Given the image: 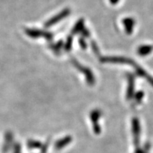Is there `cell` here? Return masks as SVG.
Instances as JSON below:
<instances>
[{
  "label": "cell",
  "mask_w": 153,
  "mask_h": 153,
  "mask_svg": "<svg viewBox=\"0 0 153 153\" xmlns=\"http://www.w3.org/2000/svg\"><path fill=\"white\" fill-rule=\"evenodd\" d=\"M72 62L73 65L80 72L85 74L86 76V79H87V82L90 86H92L94 85L95 83V77L94 76L93 72L89 68H86V67L82 66L79 62H78L75 59H72Z\"/></svg>",
  "instance_id": "1"
},
{
  "label": "cell",
  "mask_w": 153,
  "mask_h": 153,
  "mask_svg": "<svg viewBox=\"0 0 153 153\" xmlns=\"http://www.w3.org/2000/svg\"><path fill=\"white\" fill-rule=\"evenodd\" d=\"M100 61L103 63H114V64H126L134 65L135 62L131 59L125 57L111 56V57H101Z\"/></svg>",
  "instance_id": "2"
},
{
  "label": "cell",
  "mask_w": 153,
  "mask_h": 153,
  "mask_svg": "<svg viewBox=\"0 0 153 153\" xmlns=\"http://www.w3.org/2000/svg\"><path fill=\"white\" fill-rule=\"evenodd\" d=\"M102 113L99 109H94L89 114V118L92 123L93 131L96 135H99L101 133V128L99 123V118H101Z\"/></svg>",
  "instance_id": "3"
},
{
  "label": "cell",
  "mask_w": 153,
  "mask_h": 153,
  "mask_svg": "<svg viewBox=\"0 0 153 153\" xmlns=\"http://www.w3.org/2000/svg\"><path fill=\"white\" fill-rule=\"evenodd\" d=\"M132 133L133 135L134 145L136 148H139L140 140L141 126L140 120L137 118L134 117L132 119Z\"/></svg>",
  "instance_id": "4"
},
{
  "label": "cell",
  "mask_w": 153,
  "mask_h": 153,
  "mask_svg": "<svg viewBox=\"0 0 153 153\" xmlns=\"http://www.w3.org/2000/svg\"><path fill=\"white\" fill-rule=\"evenodd\" d=\"M70 14V9H65L64 10H62L60 13H59L58 14L53 17L52 19H49L48 22L45 24V26L46 28H48L50 26H52L53 25L56 24L58 23L60 21L62 20L65 18H66L67 16H69Z\"/></svg>",
  "instance_id": "5"
},
{
  "label": "cell",
  "mask_w": 153,
  "mask_h": 153,
  "mask_svg": "<svg viewBox=\"0 0 153 153\" xmlns=\"http://www.w3.org/2000/svg\"><path fill=\"white\" fill-rule=\"evenodd\" d=\"M26 33L31 38H38L44 36L48 40L52 39L53 38L52 33L38 29H29V28H28V29L26 30Z\"/></svg>",
  "instance_id": "6"
},
{
  "label": "cell",
  "mask_w": 153,
  "mask_h": 153,
  "mask_svg": "<svg viewBox=\"0 0 153 153\" xmlns=\"http://www.w3.org/2000/svg\"><path fill=\"white\" fill-rule=\"evenodd\" d=\"M14 135L10 131H7L4 135V143L3 145V152L7 153L14 146Z\"/></svg>",
  "instance_id": "7"
},
{
  "label": "cell",
  "mask_w": 153,
  "mask_h": 153,
  "mask_svg": "<svg viewBox=\"0 0 153 153\" xmlns=\"http://www.w3.org/2000/svg\"><path fill=\"white\" fill-rule=\"evenodd\" d=\"M128 88L126 92V99L128 100L131 99L133 97L134 90H135V77L133 74H128Z\"/></svg>",
  "instance_id": "8"
},
{
  "label": "cell",
  "mask_w": 153,
  "mask_h": 153,
  "mask_svg": "<svg viewBox=\"0 0 153 153\" xmlns=\"http://www.w3.org/2000/svg\"><path fill=\"white\" fill-rule=\"evenodd\" d=\"M72 137L71 135H66V136L61 137L59 140H57L54 143V148L57 150H62L63 148H65L72 143Z\"/></svg>",
  "instance_id": "9"
},
{
  "label": "cell",
  "mask_w": 153,
  "mask_h": 153,
  "mask_svg": "<svg viewBox=\"0 0 153 153\" xmlns=\"http://www.w3.org/2000/svg\"><path fill=\"white\" fill-rule=\"evenodd\" d=\"M122 23H123L124 28H125V31L126 34L131 35L133 31V28L135 24L134 19L131 18V17H127V18L123 19Z\"/></svg>",
  "instance_id": "10"
},
{
  "label": "cell",
  "mask_w": 153,
  "mask_h": 153,
  "mask_svg": "<svg viewBox=\"0 0 153 153\" xmlns=\"http://www.w3.org/2000/svg\"><path fill=\"white\" fill-rule=\"evenodd\" d=\"M133 66L134 68H135V72H136V73L138 74L139 76L145 78V79L148 80L149 83H150V85L153 87V77H152V76L148 73V72L145 71L144 69H143V68H141V67L137 65L136 63H135Z\"/></svg>",
  "instance_id": "11"
},
{
  "label": "cell",
  "mask_w": 153,
  "mask_h": 153,
  "mask_svg": "<svg viewBox=\"0 0 153 153\" xmlns=\"http://www.w3.org/2000/svg\"><path fill=\"white\" fill-rule=\"evenodd\" d=\"M153 51V46L150 45H143L137 48V54L140 56H146Z\"/></svg>",
  "instance_id": "12"
},
{
  "label": "cell",
  "mask_w": 153,
  "mask_h": 153,
  "mask_svg": "<svg viewBox=\"0 0 153 153\" xmlns=\"http://www.w3.org/2000/svg\"><path fill=\"white\" fill-rule=\"evenodd\" d=\"M43 143L41 141L36 140L30 139L28 140L26 143V146L30 150H38V149H41L43 146Z\"/></svg>",
  "instance_id": "13"
},
{
  "label": "cell",
  "mask_w": 153,
  "mask_h": 153,
  "mask_svg": "<svg viewBox=\"0 0 153 153\" xmlns=\"http://www.w3.org/2000/svg\"><path fill=\"white\" fill-rule=\"evenodd\" d=\"M84 23L85 22H84L83 19H79V20L76 22L75 26H74L73 29H72V33L76 34V33H79V32H81L82 30H83V28H85L84 27Z\"/></svg>",
  "instance_id": "14"
},
{
  "label": "cell",
  "mask_w": 153,
  "mask_h": 153,
  "mask_svg": "<svg viewBox=\"0 0 153 153\" xmlns=\"http://www.w3.org/2000/svg\"><path fill=\"white\" fill-rule=\"evenodd\" d=\"M150 150V144L149 143H146L145 145L143 148H137L135 150V152L134 153H148L149 150Z\"/></svg>",
  "instance_id": "15"
},
{
  "label": "cell",
  "mask_w": 153,
  "mask_h": 153,
  "mask_svg": "<svg viewBox=\"0 0 153 153\" xmlns=\"http://www.w3.org/2000/svg\"><path fill=\"white\" fill-rule=\"evenodd\" d=\"M134 99L136 102L137 103H140L141 101L143 100V97H144V92L143 91H139L136 92V94H135V97H133Z\"/></svg>",
  "instance_id": "16"
},
{
  "label": "cell",
  "mask_w": 153,
  "mask_h": 153,
  "mask_svg": "<svg viewBox=\"0 0 153 153\" xmlns=\"http://www.w3.org/2000/svg\"><path fill=\"white\" fill-rule=\"evenodd\" d=\"M91 48H92L93 51L94 52L95 54L97 55H100V51H99V48L98 45H97V43H96L95 41H91Z\"/></svg>",
  "instance_id": "17"
},
{
  "label": "cell",
  "mask_w": 153,
  "mask_h": 153,
  "mask_svg": "<svg viewBox=\"0 0 153 153\" xmlns=\"http://www.w3.org/2000/svg\"><path fill=\"white\" fill-rule=\"evenodd\" d=\"M13 153H22V146L19 143H14L13 146Z\"/></svg>",
  "instance_id": "18"
},
{
  "label": "cell",
  "mask_w": 153,
  "mask_h": 153,
  "mask_svg": "<svg viewBox=\"0 0 153 153\" xmlns=\"http://www.w3.org/2000/svg\"><path fill=\"white\" fill-rule=\"evenodd\" d=\"M72 38L71 37H68V41H67L65 48L66 51H70L72 48Z\"/></svg>",
  "instance_id": "19"
},
{
  "label": "cell",
  "mask_w": 153,
  "mask_h": 153,
  "mask_svg": "<svg viewBox=\"0 0 153 153\" xmlns=\"http://www.w3.org/2000/svg\"><path fill=\"white\" fill-rule=\"evenodd\" d=\"M79 43L82 49L87 48V43H86L85 40L84 38H80L79 40Z\"/></svg>",
  "instance_id": "20"
},
{
  "label": "cell",
  "mask_w": 153,
  "mask_h": 153,
  "mask_svg": "<svg viewBox=\"0 0 153 153\" xmlns=\"http://www.w3.org/2000/svg\"><path fill=\"white\" fill-rule=\"evenodd\" d=\"M81 33H82V36L85 38H88V37H89V36H90V33H89V30H88L86 28H83V30H82Z\"/></svg>",
  "instance_id": "21"
},
{
  "label": "cell",
  "mask_w": 153,
  "mask_h": 153,
  "mask_svg": "<svg viewBox=\"0 0 153 153\" xmlns=\"http://www.w3.org/2000/svg\"><path fill=\"white\" fill-rule=\"evenodd\" d=\"M48 148V144L43 145V146H42V148L41 149V153H46Z\"/></svg>",
  "instance_id": "22"
},
{
  "label": "cell",
  "mask_w": 153,
  "mask_h": 153,
  "mask_svg": "<svg viewBox=\"0 0 153 153\" xmlns=\"http://www.w3.org/2000/svg\"><path fill=\"white\" fill-rule=\"evenodd\" d=\"M119 1L120 0H109L110 3L113 5H115V4H118V2H119Z\"/></svg>",
  "instance_id": "23"
}]
</instances>
